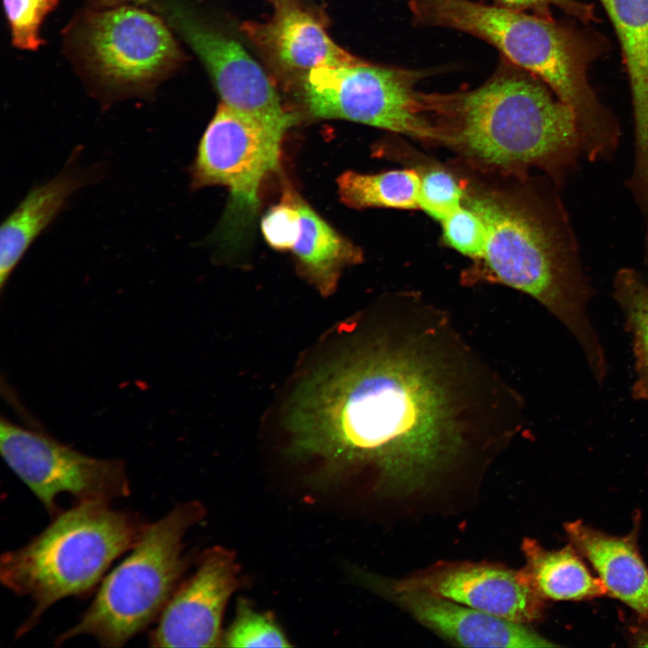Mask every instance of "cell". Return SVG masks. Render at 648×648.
<instances>
[{
	"instance_id": "1",
	"label": "cell",
	"mask_w": 648,
	"mask_h": 648,
	"mask_svg": "<svg viewBox=\"0 0 648 648\" xmlns=\"http://www.w3.org/2000/svg\"><path fill=\"white\" fill-rule=\"evenodd\" d=\"M411 319L397 318L297 387L286 416L293 455L329 473L367 471L396 495L425 490L461 461L476 425V365L445 318Z\"/></svg>"
},
{
	"instance_id": "2",
	"label": "cell",
	"mask_w": 648,
	"mask_h": 648,
	"mask_svg": "<svg viewBox=\"0 0 648 648\" xmlns=\"http://www.w3.org/2000/svg\"><path fill=\"white\" fill-rule=\"evenodd\" d=\"M514 177L511 185L464 179V204L478 213L487 230L477 264L488 278L531 296L556 317L602 383L607 360L587 312L592 287L556 184L528 175Z\"/></svg>"
},
{
	"instance_id": "3",
	"label": "cell",
	"mask_w": 648,
	"mask_h": 648,
	"mask_svg": "<svg viewBox=\"0 0 648 648\" xmlns=\"http://www.w3.org/2000/svg\"><path fill=\"white\" fill-rule=\"evenodd\" d=\"M429 98L437 144L474 168L507 176L536 168L560 187L583 155L572 111L542 80L503 57L480 86Z\"/></svg>"
},
{
	"instance_id": "4",
	"label": "cell",
	"mask_w": 648,
	"mask_h": 648,
	"mask_svg": "<svg viewBox=\"0 0 648 648\" xmlns=\"http://www.w3.org/2000/svg\"><path fill=\"white\" fill-rule=\"evenodd\" d=\"M413 22L479 38L514 65L535 75L573 112L583 148L612 145L621 130L588 76L608 51L600 33L529 12L472 0H409Z\"/></svg>"
},
{
	"instance_id": "5",
	"label": "cell",
	"mask_w": 648,
	"mask_h": 648,
	"mask_svg": "<svg viewBox=\"0 0 648 648\" xmlns=\"http://www.w3.org/2000/svg\"><path fill=\"white\" fill-rule=\"evenodd\" d=\"M148 524L137 512L114 509L109 502H78L53 517L26 544L3 554L2 584L33 603L16 635L34 627L57 601L92 591Z\"/></svg>"
},
{
	"instance_id": "6",
	"label": "cell",
	"mask_w": 648,
	"mask_h": 648,
	"mask_svg": "<svg viewBox=\"0 0 648 648\" xmlns=\"http://www.w3.org/2000/svg\"><path fill=\"white\" fill-rule=\"evenodd\" d=\"M205 515L196 500L181 503L148 524L130 554L103 580L79 621L56 644L80 635L104 647H122L158 618L189 564L187 531Z\"/></svg>"
},
{
	"instance_id": "7",
	"label": "cell",
	"mask_w": 648,
	"mask_h": 648,
	"mask_svg": "<svg viewBox=\"0 0 648 648\" xmlns=\"http://www.w3.org/2000/svg\"><path fill=\"white\" fill-rule=\"evenodd\" d=\"M166 21L138 4L88 7L65 31L68 54L95 96L108 104L147 97L183 53Z\"/></svg>"
},
{
	"instance_id": "8",
	"label": "cell",
	"mask_w": 648,
	"mask_h": 648,
	"mask_svg": "<svg viewBox=\"0 0 648 648\" xmlns=\"http://www.w3.org/2000/svg\"><path fill=\"white\" fill-rule=\"evenodd\" d=\"M428 71L355 61L312 69L298 85L308 112L436 143L428 93L417 88Z\"/></svg>"
},
{
	"instance_id": "9",
	"label": "cell",
	"mask_w": 648,
	"mask_h": 648,
	"mask_svg": "<svg viewBox=\"0 0 648 648\" xmlns=\"http://www.w3.org/2000/svg\"><path fill=\"white\" fill-rule=\"evenodd\" d=\"M284 133L220 104L208 123L189 167L194 190L223 185L230 202L221 236L238 242L253 222L259 190L280 164Z\"/></svg>"
},
{
	"instance_id": "10",
	"label": "cell",
	"mask_w": 648,
	"mask_h": 648,
	"mask_svg": "<svg viewBox=\"0 0 648 648\" xmlns=\"http://www.w3.org/2000/svg\"><path fill=\"white\" fill-rule=\"evenodd\" d=\"M0 451L8 467L51 518L61 511L56 500L61 493L72 495L78 502H110L130 494L123 460L88 455L4 417Z\"/></svg>"
},
{
	"instance_id": "11",
	"label": "cell",
	"mask_w": 648,
	"mask_h": 648,
	"mask_svg": "<svg viewBox=\"0 0 648 648\" xmlns=\"http://www.w3.org/2000/svg\"><path fill=\"white\" fill-rule=\"evenodd\" d=\"M194 50L206 68L221 104L283 133L299 121L288 111L273 81L235 39L180 0H146Z\"/></svg>"
},
{
	"instance_id": "12",
	"label": "cell",
	"mask_w": 648,
	"mask_h": 648,
	"mask_svg": "<svg viewBox=\"0 0 648 648\" xmlns=\"http://www.w3.org/2000/svg\"><path fill=\"white\" fill-rule=\"evenodd\" d=\"M232 552L212 547L201 556L195 572L178 585L149 634L152 647L223 646L222 618L239 587Z\"/></svg>"
},
{
	"instance_id": "13",
	"label": "cell",
	"mask_w": 648,
	"mask_h": 648,
	"mask_svg": "<svg viewBox=\"0 0 648 648\" xmlns=\"http://www.w3.org/2000/svg\"><path fill=\"white\" fill-rule=\"evenodd\" d=\"M373 576L392 589L425 591L516 623L527 625L544 613V599L523 569L465 562L440 565L401 580Z\"/></svg>"
},
{
	"instance_id": "14",
	"label": "cell",
	"mask_w": 648,
	"mask_h": 648,
	"mask_svg": "<svg viewBox=\"0 0 648 648\" xmlns=\"http://www.w3.org/2000/svg\"><path fill=\"white\" fill-rule=\"evenodd\" d=\"M363 584L390 598L442 638L465 647L530 648L555 644L526 624L508 621L455 601L413 590H396L358 572Z\"/></svg>"
},
{
	"instance_id": "15",
	"label": "cell",
	"mask_w": 648,
	"mask_h": 648,
	"mask_svg": "<svg viewBox=\"0 0 648 648\" xmlns=\"http://www.w3.org/2000/svg\"><path fill=\"white\" fill-rule=\"evenodd\" d=\"M274 7L268 21L245 22L242 30L284 79L298 86L314 68L357 59L333 41L323 21L299 0Z\"/></svg>"
},
{
	"instance_id": "16",
	"label": "cell",
	"mask_w": 648,
	"mask_h": 648,
	"mask_svg": "<svg viewBox=\"0 0 648 648\" xmlns=\"http://www.w3.org/2000/svg\"><path fill=\"white\" fill-rule=\"evenodd\" d=\"M571 544L587 560L609 595L648 618V566L638 548L639 522L630 533L614 536L581 520L564 526Z\"/></svg>"
},
{
	"instance_id": "17",
	"label": "cell",
	"mask_w": 648,
	"mask_h": 648,
	"mask_svg": "<svg viewBox=\"0 0 648 648\" xmlns=\"http://www.w3.org/2000/svg\"><path fill=\"white\" fill-rule=\"evenodd\" d=\"M75 154L76 150L55 177L33 186L3 221L0 229L1 291L31 245L63 210L68 198L95 179L97 173L94 168L81 169L74 164Z\"/></svg>"
},
{
	"instance_id": "18",
	"label": "cell",
	"mask_w": 648,
	"mask_h": 648,
	"mask_svg": "<svg viewBox=\"0 0 648 648\" xmlns=\"http://www.w3.org/2000/svg\"><path fill=\"white\" fill-rule=\"evenodd\" d=\"M619 43L631 89L634 161L648 166V0H599Z\"/></svg>"
},
{
	"instance_id": "19",
	"label": "cell",
	"mask_w": 648,
	"mask_h": 648,
	"mask_svg": "<svg viewBox=\"0 0 648 648\" xmlns=\"http://www.w3.org/2000/svg\"><path fill=\"white\" fill-rule=\"evenodd\" d=\"M302 231L292 249L299 273L321 294L337 288L342 270L360 263L362 251L340 235L302 197L295 194Z\"/></svg>"
},
{
	"instance_id": "20",
	"label": "cell",
	"mask_w": 648,
	"mask_h": 648,
	"mask_svg": "<svg viewBox=\"0 0 648 648\" xmlns=\"http://www.w3.org/2000/svg\"><path fill=\"white\" fill-rule=\"evenodd\" d=\"M522 550L526 562L523 570L544 599L579 601L607 595L600 579L572 544L548 550L526 539Z\"/></svg>"
},
{
	"instance_id": "21",
	"label": "cell",
	"mask_w": 648,
	"mask_h": 648,
	"mask_svg": "<svg viewBox=\"0 0 648 648\" xmlns=\"http://www.w3.org/2000/svg\"><path fill=\"white\" fill-rule=\"evenodd\" d=\"M340 201L353 209H419L418 169H394L377 174L346 171L337 180Z\"/></svg>"
},
{
	"instance_id": "22",
	"label": "cell",
	"mask_w": 648,
	"mask_h": 648,
	"mask_svg": "<svg viewBox=\"0 0 648 648\" xmlns=\"http://www.w3.org/2000/svg\"><path fill=\"white\" fill-rule=\"evenodd\" d=\"M613 296L633 341V396L648 403V281L635 269L621 268L613 280Z\"/></svg>"
},
{
	"instance_id": "23",
	"label": "cell",
	"mask_w": 648,
	"mask_h": 648,
	"mask_svg": "<svg viewBox=\"0 0 648 648\" xmlns=\"http://www.w3.org/2000/svg\"><path fill=\"white\" fill-rule=\"evenodd\" d=\"M227 647H291L271 613L259 612L244 598L237 603L235 618L223 636Z\"/></svg>"
},
{
	"instance_id": "24",
	"label": "cell",
	"mask_w": 648,
	"mask_h": 648,
	"mask_svg": "<svg viewBox=\"0 0 648 648\" xmlns=\"http://www.w3.org/2000/svg\"><path fill=\"white\" fill-rule=\"evenodd\" d=\"M420 176L419 209L439 222L464 204V179L445 167L418 169Z\"/></svg>"
},
{
	"instance_id": "25",
	"label": "cell",
	"mask_w": 648,
	"mask_h": 648,
	"mask_svg": "<svg viewBox=\"0 0 648 648\" xmlns=\"http://www.w3.org/2000/svg\"><path fill=\"white\" fill-rule=\"evenodd\" d=\"M58 3L59 0H3L13 46L37 50L44 43L40 33L41 25Z\"/></svg>"
},
{
	"instance_id": "26",
	"label": "cell",
	"mask_w": 648,
	"mask_h": 648,
	"mask_svg": "<svg viewBox=\"0 0 648 648\" xmlns=\"http://www.w3.org/2000/svg\"><path fill=\"white\" fill-rule=\"evenodd\" d=\"M440 223L446 245L476 262L482 259L487 243V230L477 212L463 204Z\"/></svg>"
},
{
	"instance_id": "27",
	"label": "cell",
	"mask_w": 648,
	"mask_h": 648,
	"mask_svg": "<svg viewBox=\"0 0 648 648\" xmlns=\"http://www.w3.org/2000/svg\"><path fill=\"white\" fill-rule=\"evenodd\" d=\"M261 231L266 243L275 250H292L301 231V215L295 193L287 190L282 201L272 206L261 219Z\"/></svg>"
},
{
	"instance_id": "28",
	"label": "cell",
	"mask_w": 648,
	"mask_h": 648,
	"mask_svg": "<svg viewBox=\"0 0 648 648\" xmlns=\"http://www.w3.org/2000/svg\"><path fill=\"white\" fill-rule=\"evenodd\" d=\"M494 4L529 12L544 17H553L552 7H556L583 23L597 22L594 5L579 0H493Z\"/></svg>"
},
{
	"instance_id": "29",
	"label": "cell",
	"mask_w": 648,
	"mask_h": 648,
	"mask_svg": "<svg viewBox=\"0 0 648 648\" xmlns=\"http://www.w3.org/2000/svg\"><path fill=\"white\" fill-rule=\"evenodd\" d=\"M630 639L634 646L648 647V618L639 617L630 627Z\"/></svg>"
},
{
	"instance_id": "30",
	"label": "cell",
	"mask_w": 648,
	"mask_h": 648,
	"mask_svg": "<svg viewBox=\"0 0 648 648\" xmlns=\"http://www.w3.org/2000/svg\"><path fill=\"white\" fill-rule=\"evenodd\" d=\"M144 0H88L89 6L93 8H105L116 6L123 4H142Z\"/></svg>"
},
{
	"instance_id": "31",
	"label": "cell",
	"mask_w": 648,
	"mask_h": 648,
	"mask_svg": "<svg viewBox=\"0 0 648 648\" xmlns=\"http://www.w3.org/2000/svg\"><path fill=\"white\" fill-rule=\"evenodd\" d=\"M270 1L274 5H277L279 4L288 2V1H293V0H267Z\"/></svg>"
},
{
	"instance_id": "32",
	"label": "cell",
	"mask_w": 648,
	"mask_h": 648,
	"mask_svg": "<svg viewBox=\"0 0 648 648\" xmlns=\"http://www.w3.org/2000/svg\"><path fill=\"white\" fill-rule=\"evenodd\" d=\"M646 279H647V281H648V277H647Z\"/></svg>"
}]
</instances>
